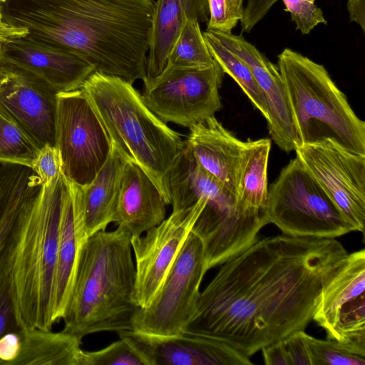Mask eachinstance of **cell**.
Masks as SVG:
<instances>
[{
	"mask_svg": "<svg viewBox=\"0 0 365 365\" xmlns=\"http://www.w3.org/2000/svg\"><path fill=\"white\" fill-rule=\"evenodd\" d=\"M348 254L335 238L282 234L257 240L222 264L185 329L250 358L306 329Z\"/></svg>",
	"mask_w": 365,
	"mask_h": 365,
	"instance_id": "cell-1",
	"label": "cell"
},
{
	"mask_svg": "<svg viewBox=\"0 0 365 365\" xmlns=\"http://www.w3.org/2000/svg\"><path fill=\"white\" fill-rule=\"evenodd\" d=\"M153 0H3L1 14L26 38L66 51L94 71L145 82Z\"/></svg>",
	"mask_w": 365,
	"mask_h": 365,
	"instance_id": "cell-2",
	"label": "cell"
},
{
	"mask_svg": "<svg viewBox=\"0 0 365 365\" xmlns=\"http://www.w3.org/2000/svg\"><path fill=\"white\" fill-rule=\"evenodd\" d=\"M68 188L61 173L22 210L14 226L7 275L17 329L50 330L59 227Z\"/></svg>",
	"mask_w": 365,
	"mask_h": 365,
	"instance_id": "cell-3",
	"label": "cell"
},
{
	"mask_svg": "<svg viewBox=\"0 0 365 365\" xmlns=\"http://www.w3.org/2000/svg\"><path fill=\"white\" fill-rule=\"evenodd\" d=\"M130 240L119 227L88 238L62 319L63 331L82 340L98 332L133 330L139 307L134 300L135 266Z\"/></svg>",
	"mask_w": 365,
	"mask_h": 365,
	"instance_id": "cell-4",
	"label": "cell"
},
{
	"mask_svg": "<svg viewBox=\"0 0 365 365\" xmlns=\"http://www.w3.org/2000/svg\"><path fill=\"white\" fill-rule=\"evenodd\" d=\"M81 88L111 143L145 171L170 205L169 173L185 141L147 107L141 94L126 80L94 71Z\"/></svg>",
	"mask_w": 365,
	"mask_h": 365,
	"instance_id": "cell-5",
	"label": "cell"
},
{
	"mask_svg": "<svg viewBox=\"0 0 365 365\" xmlns=\"http://www.w3.org/2000/svg\"><path fill=\"white\" fill-rule=\"evenodd\" d=\"M299 145L330 140L365 155V123L325 67L290 48L278 56Z\"/></svg>",
	"mask_w": 365,
	"mask_h": 365,
	"instance_id": "cell-6",
	"label": "cell"
},
{
	"mask_svg": "<svg viewBox=\"0 0 365 365\" xmlns=\"http://www.w3.org/2000/svg\"><path fill=\"white\" fill-rule=\"evenodd\" d=\"M267 216L292 237L336 238L354 231L297 156L268 188Z\"/></svg>",
	"mask_w": 365,
	"mask_h": 365,
	"instance_id": "cell-7",
	"label": "cell"
},
{
	"mask_svg": "<svg viewBox=\"0 0 365 365\" xmlns=\"http://www.w3.org/2000/svg\"><path fill=\"white\" fill-rule=\"evenodd\" d=\"M214 180L207 172L195 175L188 185L190 198L197 201L193 206L173 211L144 235L131 238L135 259L134 300L139 308L148 307L161 287L205 207Z\"/></svg>",
	"mask_w": 365,
	"mask_h": 365,
	"instance_id": "cell-8",
	"label": "cell"
},
{
	"mask_svg": "<svg viewBox=\"0 0 365 365\" xmlns=\"http://www.w3.org/2000/svg\"><path fill=\"white\" fill-rule=\"evenodd\" d=\"M56 147L68 182L89 184L109 158V135L83 88L57 94Z\"/></svg>",
	"mask_w": 365,
	"mask_h": 365,
	"instance_id": "cell-9",
	"label": "cell"
},
{
	"mask_svg": "<svg viewBox=\"0 0 365 365\" xmlns=\"http://www.w3.org/2000/svg\"><path fill=\"white\" fill-rule=\"evenodd\" d=\"M224 74L215 61L207 68L165 67L143 82L141 97L165 123L190 128L222 108L219 90Z\"/></svg>",
	"mask_w": 365,
	"mask_h": 365,
	"instance_id": "cell-10",
	"label": "cell"
},
{
	"mask_svg": "<svg viewBox=\"0 0 365 365\" xmlns=\"http://www.w3.org/2000/svg\"><path fill=\"white\" fill-rule=\"evenodd\" d=\"M207 272L202 242L191 231L152 302L135 313L133 330L162 336L182 331L195 311Z\"/></svg>",
	"mask_w": 365,
	"mask_h": 365,
	"instance_id": "cell-11",
	"label": "cell"
},
{
	"mask_svg": "<svg viewBox=\"0 0 365 365\" xmlns=\"http://www.w3.org/2000/svg\"><path fill=\"white\" fill-rule=\"evenodd\" d=\"M354 231L365 229V155L330 140L298 146L295 150Z\"/></svg>",
	"mask_w": 365,
	"mask_h": 365,
	"instance_id": "cell-12",
	"label": "cell"
},
{
	"mask_svg": "<svg viewBox=\"0 0 365 365\" xmlns=\"http://www.w3.org/2000/svg\"><path fill=\"white\" fill-rule=\"evenodd\" d=\"M312 320L327 339L365 349V250L349 253L323 288Z\"/></svg>",
	"mask_w": 365,
	"mask_h": 365,
	"instance_id": "cell-13",
	"label": "cell"
},
{
	"mask_svg": "<svg viewBox=\"0 0 365 365\" xmlns=\"http://www.w3.org/2000/svg\"><path fill=\"white\" fill-rule=\"evenodd\" d=\"M58 93L31 72L0 60V108L41 148L56 146Z\"/></svg>",
	"mask_w": 365,
	"mask_h": 365,
	"instance_id": "cell-14",
	"label": "cell"
},
{
	"mask_svg": "<svg viewBox=\"0 0 365 365\" xmlns=\"http://www.w3.org/2000/svg\"><path fill=\"white\" fill-rule=\"evenodd\" d=\"M132 346L145 365H250L249 357L227 344L183 330L168 336L135 330L118 333Z\"/></svg>",
	"mask_w": 365,
	"mask_h": 365,
	"instance_id": "cell-15",
	"label": "cell"
},
{
	"mask_svg": "<svg viewBox=\"0 0 365 365\" xmlns=\"http://www.w3.org/2000/svg\"><path fill=\"white\" fill-rule=\"evenodd\" d=\"M207 31L248 66L267 108V122L272 140L282 150L294 151L299 143L278 67L242 36Z\"/></svg>",
	"mask_w": 365,
	"mask_h": 365,
	"instance_id": "cell-16",
	"label": "cell"
},
{
	"mask_svg": "<svg viewBox=\"0 0 365 365\" xmlns=\"http://www.w3.org/2000/svg\"><path fill=\"white\" fill-rule=\"evenodd\" d=\"M1 61L31 72L58 93L81 88L95 71L88 63L74 54L33 42L24 36L1 45Z\"/></svg>",
	"mask_w": 365,
	"mask_h": 365,
	"instance_id": "cell-17",
	"label": "cell"
},
{
	"mask_svg": "<svg viewBox=\"0 0 365 365\" xmlns=\"http://www.w3.org/2000/svg\"><path fill=\"white\" fill-rule=\"evenodd\" d=\"M190 130L185 141L197 163L237 196L247 141L237 138L215 116L193 125Z\"/></svg>",
	"mask_w": 365,
	"mask_h": 365,
	"instance_id": "cell-18",
	"label": "cell"
},
{
	"mask_svg": "<svg viewBox=\"0 0 365 365\" xmlns=\"http://www.w3.org/2000/svg\"><path fill=\"white\" fill-rule=\"evenodd\" d=\"M168 205L150 178L137 164L124 166L118 196L115 222L130 237L160 225Z\"/></svg>",
	"mask_w": 365,
	"mask_h": 365,
	"instance_id": "cell-19",
	"label": "cell"
},
{
	"mask_svg": "<svg viewBox=\"0 0 365 365\" xmlns=\"http://www.w3.org/2000/svg\"><path fill=\"white\" fill-rule=\"evenodd\" d=\"M111 145L108 159L89 184L81 187L67 180L88 237L115 222L121 177L128 160L112 143Z\"/></svg>",
	"mask_w": 365,
	"mask_h": 365,
	"instance_id": "cell-20",
	"label": "cell"
},
{
	"mask_svg": "<svg viewBox=\"0 0 365 365\" xmlns=\"http://www.w3.org/2000/svg\"><path fill=\"white\" fill-rule=\"evenodd\" d=\"M88 237L81 212L68 186L63 202L59 227L52 304L55 323L64 317L73 287L81 252Z\"/></svg>",
	"mask_w": 365,
	"mask_h": 365,
	"instance_id": "cell-21",
	"label": "cell"
},
{
	"mask_svg": "<svg viewBox=\"0 0 365 365\" xmlns=\"http://www.w3.org/2000/svg\"><path fill=\"white\" fill-rule=\"evenodd\" d=\"M187 19L207 22V0H157L155 2L147 56V79L157 76L163 71L171 47Z\"/></svg>",
	"mask_w": 365,
	"mask_h": 365,
	"instance_id": "cell-22",
	"label": "cell"
},
{
	"mask_svg": "<svg viewBox=\"0 0 365 365\" xmlns=\"http://www.w3.org/2000/svg\"><path fill=\"white\" fill-rule=\"evenodd\" d=\"M43 184L31 167L4 162L0 165V274L7 271L12 230L24 207Z\"/></svg>",
	"mask_w": 365,
	"mask_h": 365,
	"instance_id": "cell-23",
	"label": "cell"
},
{
	"mask_svg": "<svg viewBox=\"0 0 365 365\" xmlns=\"http://www.w3.org/2000/svg\"><path fill=\"white\" fill-rule=\"evenodd\" d=\"M21 349L11 365H78L82 340L70 333L18 329Z\"/></svg>",
	"mask_w": 365,
	"mask_h": 365,
	"instance_id": "cell-24",
	"label": "cell"
},
{
	"mask_svg": "<svg viewBox=\"0 0 365 365\" xmlns=\"http://www.w3.org/2000/svg\"><path fill=\"white\" fill-rule=\"evenodd\" d=\"M271 140H247L238 180L237 197L245 207L267 212V165Z\"/></svg>",
	"mask_w": 365,
	"mask_h": 365,
	"instance_id": "cell-25",
	"label": "cell"
},
{
	"mask_svg": "<svg viewBox=\"0 0 365 365\" xmlns=\"http://www.w3.org/2000/svg\"><path fill=\"white\" fill-rule=\"evenodd\" d=\"M202 34L213 59L220 65L225 73L234 79L267 120L268 111L266 104L248 66L225 47L210 31L206 30Z\"/></svg>",
	"mask_w": 365,
	"mask_h": 365,
	"instance_id": "cell-26",
	"label": "cell"
},
{
	"mask_svg": "<svg viewBox=\"0 0 365 365\" xmlns=\"http://www.w3.org/2000/svg\"><path fill=\"white\" fill-rule=\"evenodd\" d=\"M214 62L199 22L186 19L171 47L165 67L207 68Z\"/></svg>",
	"mask_w": 365,
	"mask_h": 365,
	"instance_id": "cell-27",
	"label": "cell"
},
{
	"mask_svg": "<svg viewBox=\"0 0 365 365\" xmlns=\"http://www.w3.org/2000/svg\"><path fill=\"white\" fill-rule=\"evenodd\" d=\"M39 149L23 128L0 108V162L31 166Z\"/></svg>",
	"mask_w": 365,
	"mask_h": 365,
	"instance_id": "cell-28",
	"label": "cell"
},
{
	"mask_svg": "<svg viewBox=\"0 0 365 365\" xmlns=\"http://www.w3.org/2000/svg\"><path fill=\"white\" fill-rule=\"evenodd\" d=\"M312 365H365V349L335 340L306 334Z\"/></svg>",
	"mask_w": 365,
	"mask_h": 365,
	"instance_id": "cell-29",
	"label": "cell"
},
{
	"mask_svg": "<svg viewBox=\"0 0 365 365\" xmlns=\"http://www.w3.org/2000/svg\"><path fill=\"white\" fill-rule=\"evenodd\" d=\"M145 365L142 359L123 337L106 347L93 351L83 350L78 365Z\"/></svg>",
	"mask_w": 365,
	"mask_h": 365,
	"instance_id": "cell-30",
	"label": "cell"
},
{
	"mask_svg": "<svg viewBox=\"0 0 365 365\" xmlns=\"http://www.w3.org/2000/svg\"><path fill=\"white\" fill-rule=\"evenodd\" d=\"M209 19L206 30L231 33L240 21L243 9L235 0H207Z\"/></svg>",
	"mask_w": 365,
	"mask_h": 365,
	"instance_id": "cell-31",
	"label": "cell"
},
{
	"mask_svg": "<svg viewBox=\"0 0 365 365\" xmlns=\"http://www.w3.org/2000/svg\"><path fill=\"white\" fill-rule=\"evenodd\" d=\"M285 9L291 15L296 29L302 34H309L318 24H327L322 9L314 2L307 0H282Z\"/></svg>",
	"mask_w": 365,
	"mask_h": 365,
	"instance_id": "cell-32",
	"label": "cell"
},
{
	"mask_svg": "<svg viewBox=\"0 0 365 365\" xmlns=\"http://www.w3.org/2000/svg\"><path fill=\"white\" fill-rule=\"evenodd\" d=\"M31 167L43 185L51 184L62 173L61 158L56 147L46 145L41 148Z\"/></svg>",
	"mask_w": 365,
	"mask_h": 365,
	"instance_id": "cell-33",
	"label": "cell"
},
{
	"mask_svg": "<svg viewBox=\"0 0 365 365\" xmlns=\"http://www.w3.org/2000/svg\"><path fill=\"white\" fill-rule=\"evenodd\" d=\"M306 334L297 331L283 339L291 365H312Z\"/></svg>",
	"mask_w": 365,
	"mask_h": 365,
	"instance_id": "cell-34",
	"label": "cell"
},
{
	"mask_svg": "<svg viewBox=\"0 0 365 365\" xmlns=\"http://www.w3.org/2000/svg\"><path fill=\"white\" fill-rule=\"evenodd\" d=\"M278 0H247L240 20L242 32L249 33Z\"/></svg>",
	"mask_w": 365,
	"mask_h": 365,
	"instance_id": "cell-35",
	"label": "cell"
},
{
	"mask_svg": "<svg viewBox=\"0 0 365 365\" xmlns=\"http://www.w3.org/2000/svg\"><path fill=\"white\" fill-rule=\"evenodd\" d=\"M14 324L7 271L0 274V337ZM15 325V324H14Z\"/></svg>",
	"mask_w": 365,
	"mask_h": 365,
	"instance_id": "cell-36",
	"label": "cell"
},
{
	"mask_svg": "<svg viewBox=\"0 0 365 365\" xmlns=\"http://www.w3.org/2000/svg\"><path fill=\"white\" fill-rule=\"evenodd\" d=\"M21 336L17 331H9L0 337V365H11L19 354Z\"/></svg>",
	"mask_w": 365,
	"mask_h": 365,
	"instance_id": "cell-37",
	"label": "cell"
},
{
	"mask_svg": "<svg viewBox=\"0 0 365 365\" xmlns=\"http://www.w3.org/2000/svg\"><path fill=\"white\" fill-rule=\"evenodd\" d=\"M261 351L267 365H291L283 339L264 346Z\"/></svg>",
	"mask_w": 365,
	"mask_h": 365,
	"instance_id": "cell-38",
	"label": "cell"
},
{
	"mask_svg": "<svg viewBox=\"0 0 365 365\" xmlns=\"http://www.w3.org/2000/svg\"><path fill=\"white\" fill-rule=\"evenodd\" d=\"M2 2L3 0H0V45L24 37L27 34L26 30L11 26L4 21L1 14Z\"/></svg>",
	"mask_w": 365,
	"mask_h": 365,
	"instance_id": "cell-39",
	"label": "cell"
},
{
	"mask_svg": "<svg viewBox=\"0 0 365 365\" xmlns=\"http://www.w3.org/2000/svg\"><path fill=\"white\" fill-rule=\"evenodd\" d=\"M347 11L349 20L359 25L365 32V0H348Z\"/></svg>",
	"mask_w": 365,
	"mask_h": 365,
	"instance_id": "cell-40",
	"label": "cell"
},
{
	"mask_svg": "<svg viewBox=\"0 0 365 365\" xmlns=\"http://www.w3.org/2000/svg\"><path fill=\"white\" fill-rule=\"evenodd\" d=\"M235 3L237 4V5L240 7V8H242L243 9L244 8V6H243V2H244V0H235Z\"/></svg>",
	"mask_w": 365,
	"mask_h": 365,
	"instance_id": "cell-41",
	"label": "cell"
},
{
	"mask_svg": "<svg viewBox=\"0 0 365 365\" xmlns=\"http://www.w3.org/2000/svg\"><path fill=\"white\" fill-rule=\"evenodd\" d=\"M1 45H0V60H1Z\"/></svg>",
	"mask_w": 365,
	"mask_h": 365,
	"instance_id": "cell-42",
	"label": "cell"
},
{
	"mask_svg": "<svg viewBox=\"0 0 365 365\" xmlns=\"http://www.w3.org/2000/svg\"><path fill=\"white\" fill-rule=\"evenodd\" d=\"M309 1H311V2H314L315 0H307Z\"/></svg>",
	"mask_w": 365,
	"mask_h": 365,
	"instance_id": "cell-43",
	"label": "cell"
},
{
	"mask_svg": "<svg viewBox=\"0 0 365 365\" xmlns=\"http://www.w3.org/2000/svg\"><path fill=\"white\" fill-rule=\"evenodd\" d=\"M1 162H0V165H1Z\"/></svg>",
	"mask_w": 365,
	"mask_h": 365,
	"instance_id": "cell-44",
	"label": "cell"
}]
</instances>
